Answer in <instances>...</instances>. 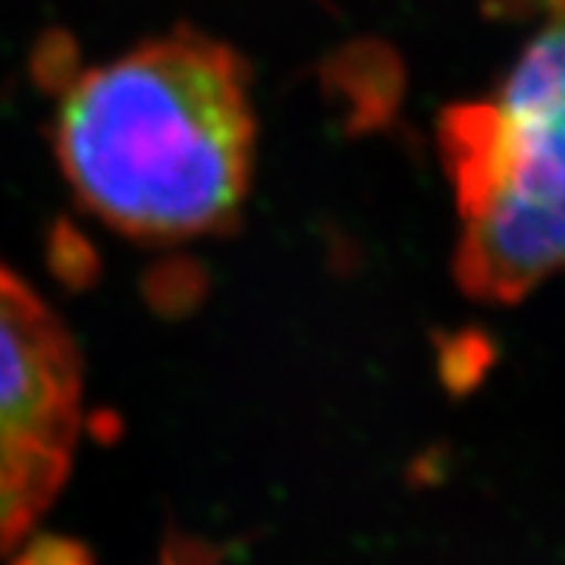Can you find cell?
Instances as JSON below:
<instances>
[{
	"mask_svg": "<svg viewBox=\"0 0 565 565\" xmlns=\"http://www.w3.org/2000/svg\"><path fill=\"white\" fill-rule=\"evenodd\" d=\"M57 154L79 202L132 239L221 233L255 161L245 63L182 29L95 66L63 95Z\"/></svg>",
	"mask_w": 565,
	"mask_h": 565,
	"instance_id": "cell-1",
	"label": "cell"
},
{
	"mask_svg": "<svg viewBox=\"0 0 565 565\" xmlns=\"http://www.w3.org/2000/svg\"><path fill=\"white\" fill-rule=\"evenodd\" d=\"M82 434V362L61 318L0 264V556L57 500Z\"/></svg>",
	"mask_w": 565,
	"mask_h": 565,
	"instance_id": "cell-2",
	"label": "cell"
},
{
	"mask_svg": "<svg viewBox=\"0 0 565 565\" xmlns=\"http://www.w3.org/2000/svg\"><path fill=\"white\" fill-rule=\"evenodd\" d=\"M13 565H92L88 546L66 537H25Z\"/></svg>",
	"mask_w": 565,
	"mask_h": 565,
	"instance_id": "cell-3",
	"label": "cell"
}]
</instances>
